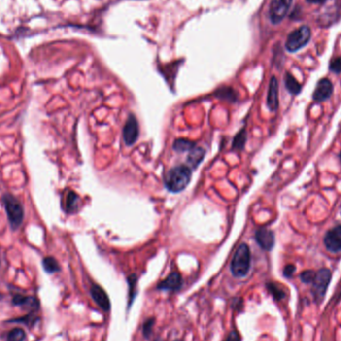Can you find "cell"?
Here are the masks:
<instances>
[{"instance_id": "d6986e66", "label": "cell", "mask_w": 341, "mask_h": 341, "mask_svg": "<svg viewBox=\"0 0 341 341\" xmlns=\"http://www.w3.org/2000/svg\"><path fill=\"white\" fill-rule=\"evenodd\" d=\"M78 202H79V197L74 193V192H69L67 197H66V202H65V209L68 212L75 211L78 206Z\"/></svg>"}, {"instance_id": "5bb4252c", "label": "cell", "mask_w": 341, "mask_h": 341, "mask_svg": "<svg viewBox=\"0 0 341 341\" xmlns=\"http://www.w3.org/2000/svg\"><path fill=\"white\" fill-rule=\"evenodd\" d=\"M205 151L203 148H199V147H195L194 149H192L190 151V154L188 156V164L193 168L196 169L198 168V166L202 163V161L205 158Z\"/></svg>"}, {"instance_id": "8fae6325", "label": "cell", "mask_w": 341, "mask_h": 341, "mask_svg": "<svg viewBox=\"0 0 341 341\" xmlns=\"http://www.w3.org/2000/svg\"><path fill=\"white\" fill-rule=\"evenodd\" d=\"M183 285V278L180 273H170L166 279L161 281L157 288L160 290H168V291H177Z\"/></svg>"}, {"instance_id": "603a6c76", "label": "cell", "mask_w": 341, "mask_h": 341, "mask_svg": "<svg viewBox=\"0 0 341 341\" xmlns=\"http://www.w3.org/2000/svg\"><path fill=\"white\" fill-rule=\"evenodd\" d=\"M218 97L228 101H232V102H235L237 100L236 92L231 88H224V89L218 90Z\"/></svg>"}, {"instance_id": "3957f363", "label": "cell", "mask_w": 341, "mask_h": 341, "mask_svg": "<svg viewBox=\"0 0 341 341\" xmlns=\"http://www.w3.org/2000/svg\"><path fill=\"white\" fill-rule=\"evenodd\" d=\"M311 39V30L308 26L303 25L288 34L285 48L288 52H296L307 46Z\"/></svg>"}, {"instance_id": "30bf717a", "label": "cell", "mask_w": 341, "mask_h": 341, "mask_svg": "<svg viewBox=\"0 0 341 341\" xmlns=\"http://www.w3.org/2000/svg\"><path fill=\"white\" fill-rule=\"evenodd\" d=\"M255 240H257L258 244L265 250H272L274 246V235L273 233L267 229V228H260L255 232Z\"/></svg>"}, {"instance_id": "836d02e7", "label": "cell", "mask_w": 341, "mask_h": 341, "mask_svg": "<svg viewBox=\"0 0 341 341\" xmlns=\"http://www.w3.org/2000/svg\"><path fill=\"white\" fill-rule=\"evenodd\" d=\"M157 341H161V340H157Z\"/></svg>"}, {"instance_id": "2e32d148", "label": "cell", "mask_w": 341, "mask_h": 341, "mask_svg": "<svg viewBox=\"0 0 341 341\" xmlns=\"http://www.w3.org/2000/svg\"><path fill=\"white\" fill-rule=\"evenodd\" d=\"M284 84L287 91L292 95L300 94L302 91V85L290 73H286L284 76Z\"/></svg>"}, {"instance_id": "d4e9b609", "label": "cell", "mask_w": 341, "mask_h": 341, "mask_svg": "<svg viewBox=\"0 0 341 341\" xmlns=\"http://www.w3.org/2000/svg\"><path fill=\"white\" fill-rule=\"evenodd\" d=\"M128 281H129V286H130V301H129V306L132 304L133 300H134V297H135V286H136V282H137V278L135 275H132L130 276L129 278H128Z\"/></svg>"}, {"instance_id": "cb8c5ba5", "label": "cell", "mask_w": 341, "mask_h": 341, "mask_svg": "<svg viewBox=\"0 0 341 341\" xmlns=\"http://www.w3.org/2000/svg\"><path fill=\"white\" fill-rule=\"evenodd\" d=\"M329 69L335 74H340L341 73V57H336L332 59L329 65Z\"/></svg>"}, {"instance_id": "ac0fdd59", "label": "cell", "mask_w": 341, "mask_h": 341, "mask_svg": "<svg viewBox=\"0 0 341 341\" xmlns=\"http://www.w3.org/2000/svg\"><path fill=\"white\" fill-rule=\"evenodd\" d=\"M42 265H43V268L45 270L46 273H54L60 271V266L58 264V262L52 258V257H47L42 262Z\"/></svg>"}, {"instance_id": "484cf974", "label": "cell", "mask_w": 341, "mask_h": 341, "mask_svg": "<svg viewBox=\"0 0 341 341\" xmlns=\"http://www.w3.org/2000/svg\"><path fill=\"white\" fill-rule=\"evenodd\" d=\"M315 276V273L312 271H306L301 273V279L305 283H310L313 281Z\"/></svg>"}, {"instance_id": "d6a6232c", "label": "cell", "mask_w": 341, "mask_h": 341, "mask_svg": "<svg viewBox=\"0 0 341 341\" xmlns=\"http://www.w3.org/2000/svg\"><path fill=\"white\" fill-rule=\"evenodd\" d=\"M175 341H181V340H175Z\"/></svg>"}, {"instance_id": "9a60e30c", "label": "cell", "mask_w": 341, "mask_h": 341, "mask_svg": "<svg viewBox=\"0 0 341 341\" xmlns=\"http://www.w3.org/2000/svg\"><path fill=\"white\" fill-rule=\"evenodd\" d=\"M12 303L14 306H18V307H29L31 308L37 309L39 305L38 302L35 300L34 297H30V296H24L21 294H15L12 298Z\"/></svg>"}, {"instance_id": "f1b7e54d", "label": "cell", "mask_w": 341, "mask_h": 341, "mask_svg": "<svg viewBox=\"0 0 341 341\" xmlns=\"http://www.w3.org/2000/svg\"><path fill=\"white\" fill-rule=\"evenodd\" d=\"M294 272H295V267L292 265H288L283 270V275L285 277H291L292 274L294 273Z\"/></svg>"}, {"instance_id": "ffe728a7", "label": "cell", "mask_w": 341, "mask_h": 341, "mask_svg": "<svg viewBox=\"0 0 341 341\" xmlns=\"http://www.w3.org/2000/svg\"><path fill=\"white\" fill-rule=\"evenodd\" d=\"M267 287H268V289L270 290V292L273 294V296L274 297V300H276V301H281V300H283V298L285 297V292H284V290H283L282 287L279 286L278 284L273 283V282H270V283L267 284Z\"/></svg>"}, {"instance_id": "ba28073f", "label": "cell", "mask_w": 341, "mask_h": 341, "mask_svg": "<svg viewBox=\"0 0 341 341\" xmlns=\"http://www.w3.org/2000/svg\"><path fill=\"white\" fill-rule=\"evenodd\" d=\"M324 245L329 252L338 253L341 251V226L329 230L323 239Z\"/></svg>"}, {"instance_id": "5b68a950", "label": "cell", "mask_w": 341, "mask_h": 341, "mask_svg": "<svg viewBox=\"0 0 341 341\" xmlns=\"http://www.w3.org/2000/svg\"><path fill=\"white\" fill-rule=\"evenodd\" d=\"M331 280V272L328 269H321L315 273L314 279L312 281V293L316 302H320L325 295L329 282Z\"/></svg>"}, {"instance_id": "1f68e13d", "label": "cell", "mask_w": 341, "mask_h": 341, "mask_svg": "<svg viewBox=\"0 0 341 341\" xmlns=\"http://www.w3.org/2000/svg\"><path fill=\"white\" fill-rule=\"evenodd\" d=\"M1 298H2V294H1V293H0V300H1Z\"/></svg>"}, {"instance_id": "44dd1931", "label": "cell", "mask_w": 341, "mask_h": 341, "mask_svg": "<svg viewBox=\"0 0 341 341\" xmlns=\"http://www.w3.org/2000/svg\"><path fill=\"white\" fill-rule=\"evenodd\" d=\"M25 340V332L22 328H13L7 334L6 341H24Z\"/></svg>"}, {"instance_id": "4dcf8cb0", "label": "cell", "mask_w": 341, "mask_h": 341, "mask_svg": "<svg viewBox=\"0 0 341 341\" xmlns=\"http://www.w3.org/2000/svg\"><path fill=\"white\" fill-rule=\"evenodd\" d=\"M307 1L311 2V3H319V2L325 1V0H307Z\"/></svg>"}, {"instance_id": "4316f807", "label": "cell", "mask_w": 341, "mask_h": 341, "mask_svg": "<svg viewBox=\"0 0 341 341\" xmlns=\"http://www.w3.org/2000/svg\"><path fill=\"white\" fill-rule=\"evenodd\" d=\"M154 323H155V319H154V318L147 319V321L144 323V326H143V333H144L145 337H149V336L151 335V332H152Z\"/></svg>"}, {"instance_id": "4fadbf2b", "label": "cell", "mask_w": 341, "mask_h": 341, "mask_svg": "<svg viewBox=\"0 0 341 341\" xmlns=\"http://www.w3.org/2000/svg\"><path fill=\"white\" fill-rule=\"evenodd\" d=\"M268 107L271 111H276L279 105L278 101V82L275 77H273L270 82L268 99H267Z\"/></svg>"}, {"instance_id": "52a82bcc", "label": "cell", "mask_w": 341, "mask_h": 341, "mask_svg": "<svg viewBox=\"0 0 341 341\" xmlns=\"http://www.w3.org/2000/svg\"><path fill=\"white\" fill-rule=\"evenodd\" d=\"M138 137H139L138 121L134 115H130L123 129L124 142L127 146H132L137 142Z\"/></svg>"}, {"instance_id": "7a4b0ae2", "label": "cell", "mask_w": 341, "mask_h": 341, "mask_svg": "<svg viewBox=\"0 0 341 341\" xmlns=\"http://www.w3.org/2000/svg\"><path fill=\"white\" fill-rule=\"evenodd\" d=\"M250 250L246 243H241L236 250L231 263V271L236 277H244L250 269Z\"/></svg>"}, {"instance_id": "7c38bea8", "label": "cell", "mask_w": 341, "mask_h": 341, "mask_svg": "<svg viewBox=\"0 0 341 341\" xmlns=\"http://www.w3.org/2000/svg\"><path fill=\"white\" fill-rule=\"evenodd\" d=\"M91 296L94 302L104 310L109 311L111 308V304L109 296L105 292V290L99 285H93L91 287Z\"/></svg>"}, {"instance_id": "277c9868", "label": "cell", "mask_w": 341, "mask_h": 341, "mask_svg": "<svg viewBox=\"0 0 341 341\" xmlns=\"http://www.w3.org/2000/svg\"><path fill=\"white\" fill-rule=\"evenodd\" d=\"M2 200L4 207L6 209L8 221L12 229H18L21 226L24 218V210L21 204L10 194H5Z\"/></svg>"}, {"instance_id": "f546056e", "label": "cell", "mask_w": 341, "mask_h": 341, "mask_svg": "<svg viewBox=\"0 0 341 341\" xmlns=\"http://www.w3.org/2000/svg\"><path fill=\"white\" fill-rule=\"evenodd\" d=\"M240 340H241L240 335L239 334L237 330H233L226 339V341H240Z\"/></svg>"}, {"instance_id": "7402d4cb", "label": "cell", "mask_w": 341, "mask_h": 341, "mask_svg": "<svg viewBox=\"0 0 341 341\" xmlns=\"http://www.w3.org/2000/svg\"><path fill=\"white\" fill-rule=\"evenodd\" d=\"M246 142V133L244 130H241L236 137L233 143V148L235 150H242Z\"/></svg>"}, {"instance_id": "6da1fadb", "label": "cell", "mask_w": 341, "mask_h": 341, "mask_svg": "<svg viewBox=\"0 0 341 341\" xmlns=\"http://www.w3.org/2000/svg\"><path fill=\"white\" fill-rule=\"evenodd\" d=\"M191 179V169L188 166L180 165L169 170L165 179V186L170 192L180 193L188 187Z\"/></svg>"}, {"instance_id": "9c48e42d", "label": "cell", "mask_w": 341, "mask_h": 341, "mask_svg": "<svg viewBox=\"0 0 341 341\" xmlns=\"http://www.w3.org/2000/svg\"><path fill=\"white\" fill-rule=\"evenodd\" d=\"M333 92V85L327 78L318 81L315 90L313 92V100L315 102H323L330 98Z\"/></svg>"}, {"instance_id": "e0dca14e", "label": "cell", "mask_w": 341, "mask_h": 341, "mask_svg": "<svg viewBox=\"0 0 341 341\" xmlns=\"http://www.w3.org/2000/svg\"><path fill=\"white\" fill-rule=\"evenodd\" d=\"M196 147V144L190 140H186V139H179L177 141H175L174 143V150L176 152H187V151H191L192 149H194Z\"/></svg>"}, {"instance_id": "83f0119b", "label": "cell", "mask_w": 341, "mask_h": 341, "mask_svg": "<svg viewBox=\"0 0 341 341\" xmlns=\"http://www.w3.org/2000/svg\"><path fill=\"white\" fill-rule=\"evenodd\" d=\"M36 320H37V318L33 317L32 315H26V316L20 317V318H18V319L10 320V322H23V323H25V324H27V325L30 326V325H32Z\"/></svg>"}, {"instance_id": "8992f818", "label": "cell", "mask_w": 341, "mask_h": 341, "mask_svg": "<svg viewBox=\"0 0 341 341\" xmlns=\"http://www.w3.org/2000/svg\"><path fill=\"white\" fill-rule=\"evenodd\" d=\"M292 0H272L270 4V19L273 24L280 23L286 16Z\"/></svg>"}]
</instances>
